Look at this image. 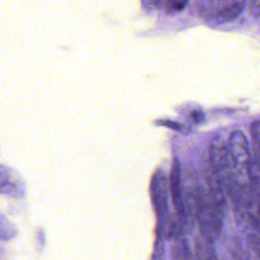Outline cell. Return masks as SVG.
<instances>
[{"mask_svg":"<svg viewBox=\"0 0 260 260\" xmlns=\"http://www.w3.org/2000/svg\"><path fill=\"white\" fill-rule=\"evenodd\" d=\"M249 10L254 17L260 18V0H249Z\"/></svg>","mask_w":260,"mask_h":260,"instance_id":"obj_13","label":"cell"},{"mask_svg":"<svg viewBox=\"0 0 260 260\" xmlns=\"http://www.w3.org/2000/svg\"><path fill=\"white\" fill-rule=\"evenodd\" d=\"M223 214L210 200L206 189L200 185L196 206V220L200 235L211 242L217 240L221 234Z\"/></svg>","mask_w":260,"mask_h":260,"instance_id":"obj_1","label":"cell"},{"mask_svg":"<svg viewBox=\"0 0 260 260\" xmlns=\"http://www.w3.org/2000/svg\"><path fill=\"white\" fill-rule=\"evenodd\" d=\"M199 186L200 185L198 184L195 171L191 168L185 170L182 179V190L184 208L186 213V225H189L190 229H192L194 220L196 219V206Z\"/></svg>","mask_w":260,"mask_h":260,"instance_id":"obj_3","label":"cell"},{"mask_svg":"<svg viewBox=\"0 0 260 260\" xmlns=\"http://www.w3.org/2000/svg\"><path fill=\"white\" fill-rule=\"evenodd\" d=\"M189 260H194V259H193V257H192V256H190V258H189Z\"/></svg>","mask_w":260,"mask_h":260,"instance_id":"obj_16","label":"cell"},{"mask_svg":"<svg viewBox=\"0 0 260 260\" xmlns=\"http://www.w3.org/2000/svg\"><path fill=\"white\" fill-rule=\"evenodd\" d=\"M221 260H230V259H226V258H222ZM231 260H232V259H231Z\"/></svg>","mask_w":260,"mask_h":260,"instance_id":"obj_17","label":"cell"},{"mask_svg":"<svg viewBox=\"0 0 260 260\" xmlns=\"http://www.w3.org/2000/svg\"><path fill=\"white\" fill-rule=\"evenodd\" d=\"M232 260H250V252L242 244L240 239L231 238L226 244Z\"/></svg>","mask_w":260,"mask_h":260,"instance_id":"obj_9","label":"cell"},{"mask_svg":"<svg viewBox=\"0 0 260 260\" xmlns=\"http://www.w3.org/2000/svg\"><path fill=\"white\" fill-rule=\"evenodd\" d=\"M151 202L158 220L162 221V233L165 232V222L168 214V182L162 171L157 170L150 183Z\"/></svg>","mask_w":260,"mask_h":260,"instance_id":"obj_4","label":"cell"},{"mask_svg":"<svg viewBox=\"0 0 260 260\" xmlns=\"http://www.w3.org/2000/svg\"><path fill=\"white\" fill-rule=\"evenodd\" d=\"M251 137L254 146L255 162L260 171V121H254L250 127Z\"/></svg>","mask_w":260,"mask_h":260,"instance_id":"obj_10","label":"cell"},{"mask_svg":"<svg viewBox=\"0 0 260 260\" xmlns=\"http://www.w3.org/2000/svg\"><path fill=\"white\" fill-rule=\"evenodd\" d=\"M157 124H161L166 127H169V128H172L174 130H180L181 129V125L179 123H176V122H173V121H160V122H157Z\"/></svg>","mask_w":260,"mask_h":260,"instance_id":"obj_14","label":"cell"},{"mask_svg":"<svg viewBox=\"0 0 260 260\" xmlns=\"http://www.w3.org/2000/svg\"><path fill=\"white\" fill-rule=\"evenodd\" d=\"M184 224L177 218L173 220L170 236L173 237L174 244L172 249V260H189L190 253L188 244L183 235Z\"/></svg>","mask_w":260,"mask_h":260,"instance_id":"obj_7","label":"cell"},{"mask_svg":"<svg viewBox=\"0 0 260 260\" xmlns=\"http://www.w3.org/2000/svg\"><path fill=\"white\" fill-rule=\"evenodd\" d=\"M170 193L173 205L177 213V219L186 225V213L183 201V190H182V177H181V166L177 158L173 160L171 174H170Z\"/></svg>","mask_w":260,"mask_h":260,"instance_id":"obj_6","label":"cell"},{"mask_svg":"<svg viewBox=\"0 0 260 260\" xmlns=\"http://www.w3.org/2000/svg\"><path fill=\"white\" fill-rule=\"evenodd\" d=\"M166 2L171 10H181L186 6L188 0H166Z\"/></svg>","mask_w":260,"mask_h":260,"instance_id":"obj_12","label":"cell"},{"mask_svg":"<svg viewBox=\"0 0 260 260\" xmlns=\"http://www.w3.org/2000/svg\"><path fill=\"white\" fill-rule=\"evenodd\" d=\"M190 115H191L192 119H193L195 122H197V123L202 122V121L204 120V114H203L202 112H200V111H193Z\"/></svg>","mask_w":260,"mask_h":260,"instance_id":"obj_15","label":"cell"},{"mask_svg":"<svg viewBox=\"0 0 260 260\" xmlns=\"http://www.w3.org/2000/svg\"><path fill=\"white\" fill-rule=\"evenodd\" d=\"M228 146L237 180L242 188H246L251 183L253 164L246 136L239 130L234 131L230 136Z\"/></svg>","mask_w":260,"mask_h":260,"instance_id":"obj_2","label":"cell"},{"mask_svg":"<svg viewBox=\"0 0 260 260\" xmlns=\"http://www.w3.org/2000/svg\"><path fill=\"white\" fill-rule=\"evenodd\" d=\"M244 6L245 0H211L207 14L216 22L231 21L242 13Z\"/></svg>","mask_w":260,"mask_h":260,"instance_id":"obj_5","label":"cell"},{"mask_svg":"<svg viewBox=\"0 0 260 260\" xmlns=\"http://www.w3.org/2000/svg\"><path fill=\"white\" fill-rule=\"evenodd\" d=\"M213 242L205 239L201 235L194 239V250L196 260H218L215 253Z\"/></svg>","mask_w":260,"mask_h":260,"instance_id":"obj_8","label":"cell"},{"mask_svg":"<svg viewBox=\"0 0 260 260\" xmlns=\"http://www.w3.org/2000/svg\"><path fill=\"white\" fill-rule=\"evenodd\" d=\"M247 240L249 242L250 247L256 252V254L258 255L259 260H260V236L250 235V236H248Z\"/></svg>","mask_w":260,"mask_h":260,"instance_id":"obj_11","label":"cell"}]
</instances>
